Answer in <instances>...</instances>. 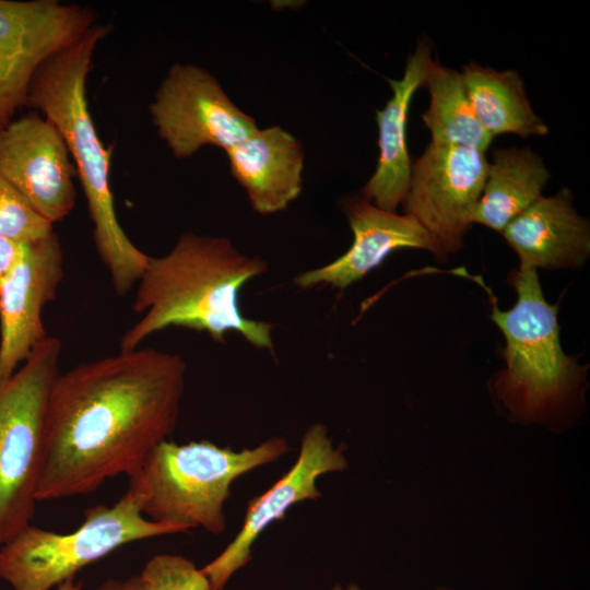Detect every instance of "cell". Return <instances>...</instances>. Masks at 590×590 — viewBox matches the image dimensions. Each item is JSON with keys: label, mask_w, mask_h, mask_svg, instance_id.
<instances>
[{"label": "cell", "mask_w": 590, "mask_h": 590, "mask_svg": "<svg viewBox=\"0 0 590 590\" xmlns=\"http://www.w3.org/2000/svg\"><path fill=\"white\" fill-rule=\"evenodd\" d=\"M186 373L181 355L150 347L59 371L47 399L36 500L90 494L134 474L175 430Z\"/></svg>", "instance_id": "1"}, {"label": "cell", "mask_w": 590, "mask_h": 590, "mask_svg": "<svg viewBox=\"0 0 590 590\" xmlns=\"http://www.w3.org/2000/svg\"><path fill=\"white\" fill-rule=\"evenodd\" d=\"M267 270L260 256L240 252L226 237L184 233L168 253L150 257L132 303L142 317L122 334L119 350L138 349L150 335L178 327L221 343L235 331L273 353V324L245 317L238 300L240 288Z\"/></svg>", "instance_id": "2"}, {"label": "cell", "mask_w": 590, "mask_h": 590, "mask_svg": "<svg viewBox=\"0 0 590 590\" xmlns=\"http://www.w3.org/2000/svg\"><path fill=\"white\" fill-rule=\"evenodd\" d=\"M109 32L107 25L95 24L45 60L31 80L25 106L42 111L61 133L84 190L97 253L116 293L125 295L139 282L150 256L118 221L110 186L111 149L99 139L86 98L94 52Z\"/></svg>", "instance_id": "3"}, {"label": "cell", "mask_w": 590, "mask_h": 590, "mask_svg": "<svg viewBox=\"0 0 590 590\" xmlns=\"http://www.w3.org/2000/svg\"><path fill=\"white\" fill-rule=\"evenodd\" d=\"M516 304L491 318L505 337L506 366L492 392L508 417L521 423H551L579 401L586 367L562 347L558 304L546 302L536 270L519 267L510 278Z\"/></svg>", "instance_id": "4"}, {"label": "cell", "mask_w": 590, "mask_h": 590, "mask_svg": "<svg viewBox=\"0 0 590 590\" xmlns=\"http://www.w3.org/2000/svg\"><path fill=\"white\" fill-rule=\"evenodd\" d=\"M290 450L281 436L239 451L208 440L176 444L166 439L129 477L126 493L152 521L219 535L226 529L224 506L232 484Z\"/></svg>", "instance_id": "5"}, {"label": "cell", "mask_w": 590, "mask_h": 590, "mask_svg": "<svg viewBox=\"0 0 590 590\" xmlns=\"http://www.w3.org/2000/svg\"><path fill=\"white\" fill-rule=\"evenodd\" d=\"M186 532L145 518L125 493L111 506L88 508L72 532L26 526L0 545V579L12 590H50L126 544Z\"/></svg>", "instance_id": "6"}, {"label": "cell", "mask_w": 590, "mask_h": 590, "mask_svg": "<svg viewBox=\"0 0 590 590\" xmlns=\"http://www.w3.org/2000/svg\"><path fill=\"white\" fill-rule=\"evenodd\" d=\"M61 347L58 338L48 335L11 376L0 379V545L35 514L46 405Z\"/></svg>", "instance_id": "7"}, {"label": "cell", "mask_w": 590, "mask_h": 590, "mask_svg": "<svg viewBox=\"0 0 590 590\" xmlns=\"http://www.w3.org/2000/svg\"><path fill=\"white\" fill-rule=\"evenodd\" d=\"M487 165L481 151L434 143L412 164L402 204L405 214L432 237L438 260L462 248L463 237L473 225Z\"/></svg>", "instance_id": "8"}, {"label": "cell", "mask_w": 590, "mask_h": 590, "mask_svg": "<svg viewBox=\"0 0 590 590\" xmlns=\"http://www.w3.org/2000/svg\"><path fill=\"white\" fill-rule=\"evenodd\" d=\"M149 111L174 156L186 158L204 145L225 151L258 130L204 69L176 63L155 92Z\"/></svg>", "instance_id": "9"}, {"label": "cell", "mask_w": 590, "mask_h": 590, "mask_svg": "<svg viewBox=\"0 0 590 590\" xmlns=\"http://www.w3.org/2000/svg\"><path fill=\"white\" fill-rule=\"evenodd\" d=\"M94 25V13L79 4L0 0V129L25 106L38 67Z\"/></svg>", "instance_id": "10"}, {"label": "cell", "mask_w": 590, "mask_h": 590, "mask_svg": "<svg viewBox=\"0 0 590 590\" xmlns=\"http://www.w3.org/2000/svg\"><path fill=\"white\" fill-rule=\"evenodd\" d=\"M347 465L344 447L334 446L327 426L310 425L302 437L292 468L261 495L249 499L238 533L201 568L210 590H224L228 580L251 560L256 541L271 523L284 519L296 504L321 496L317 486L321 475L342 472Z\"/></svg>", "instance_id": "11"}, {"label": "cell", "mask_w": 590, "mask_h": 590, "mask_svg": "<svg viewBox=\"0 0 590 590\" xmlns=\"http://www.w3.org/2000/svg\"><path fill=\"white\" fill-rule=\"evenodd\" d=\"M0 174L52 225L74 208L75 167L46 117L30 113L0 129Z\"/></svg>", "instance_id": "12"}, {"label": "cell", "mask_w": 590, "mask_h": 590, "mask_svg": "<svg viewBox=\"0 0 590 590\" xmlns=\"http://www.w3.org/2000/svg\"><path fill=\"white\" fill-rule=\"evenodd\" d=\"M63 278V252L55 231L23 243L0 282V379L11 376L48 337L43 310L57 297Z\"/></svg>", "instance_id": "13"}, {"label": "cell", "mask_w": 590, "mask_h": 590, "mask_svg": "<svg viewBox=\"0 0 590 590\" xmlns=\"http://www.w3.org/2000/svg\"><path fill=\"white\" fill-rule=\"evenodd\" d=\"M345 210L354 236L350 249L327 266L296 275V286L309 288L326 284L344 290L396 250L417 248L436 255L429 234L408 214L380 209L366 199L350 200Z\"/></svg>", "instance_id": "14"}, {"label": "cell", "mask_w": 590, "mask_h": 590, "mask_svg": "<svg viewBox=\"0 0 590 590\" xmlns=\"http://www.w3.org/2000/svg\"><path fill=\"white\" fill-rule=\"evenodd\" d=\"M520 259V267L576 268L590 252L588 220L573 206L567 188L541 197L514 219L502 233Z\"/></svg>", "instance_id": "15"}, {"label": "cell", "mask_w": 590, "mask_h": 590, "mask_svg": "<svg viewBox=\"0 0 590 590\" xmlns=\"http://www.w3.org/2000/svg\"><path fill=\"white\" fill-rule=\"evenodd\" d=\"M235 179L260 214L285 210L303 187L304 151L281 127L257 130L226 151Z\"/></svg>", "instance_id": "16"}, {"label": "cell", "mask_w": 590, "mask_h": 590, "mask_svg": "<svg viewBox=\"0 0 590 590\" xmlns=\"http://www.w3.org/2000/svg\"><path fill=\"white\" fill-rule=\"evenodd\" d=\"M432 60V46L418 42L415 52L408 59L403 76L388 80L392 96L376 111L379 157L363 192L366 200L387 211L396 212L408 190L412 167L406 148L408 111L416 90L424 85Z\"/></svg>", "instance_id": "17"}, {"label": "cell", "mask_w": 590, "mask_h": 590, "mask_svg": "<svg viewBox=\"0 0 590 590\" xmlns=\"http://www.w3.org/2000/svg\"><path fill=\"white\" fill-rule=\"evenodd\" d=\"M550 177L542 157L530 149H495L472 224L503 233L514 219L542 197Z\"/></svg>", "instance_id": "18"}, {"label": "cell", "mask_w": 590, "mask_h": 590, "mask_svg": "<svg viewBox=\"0 0 590 590\" xmlns=\"http://www.w3.org/2000/svg\"><path fill=\"white\" fill-rule=\"evenodd\" d=\"M461 76L476 119L493 138L514 133L526 139L548 132L517 71H497L471 61L462 68Z\"/></svg>", "instance_id": "19"}, {"label": "cell", "mask_w": 590, "mask_h": 590, "mask_svg": "<svg viewBox=\"0 0 590 590\" xmlns=\"http://www.w3.org/2000/svg\"><path fill=\"white\" fill-rule=\"evenodd\" d=\"M424 85L429 105L421 115L434 144L460 145L485 152L489 135L476 119L461 73L432 60Z\"/></svg>", "instance_id": "20"}, {"label": "cell", "mask_w": 590, "mask_h": 590, "mask_svg": "<svg viewBox=\"0 0 590 590\" xmlns=\"http://www.w3.org/2000/svg\"><path fill=\"white\" fill-rule=\"evenodd\" d=\"M52 232L54 225L0 174V236L28 243L45 238Z\"/></svg>", "instance_id": "21"}, {"label": "cell", "mask_w": 590, "mask_h": 590, "mask_svg": "<svg viewBox=\"0 0 590 590\" xmlns=\"http://www.w3.org/2000/svg\"><path fill=\"white\" fill-rule=\"evenodd\" d=\"M138 576L141 590H210L201 568L176 554L152 556Z\"/></svg>", "instance_id": "22"}, {"label": "cell", "mask_w": 590, "mask_h": 590, "mask_svg": "<svg viewBox=\"0 0 590 590\" xmlns=\"http://www.w3.org/2000/svg\"><path fill=\"white\" fill-rule=\"evenodd\" d=\"M23 243H17L0 236V282L16 262Z\"/></svg>", "instance_id": "23"}, {"label": "cell", "mask_w": 590, "mask_h": 590, "mask_svg": "<svg viewBox=\"0 0 590 590\" xmlns=\"http://www.w3.org/2000/svg\"><path fill=\"white\" fill-rule=\"evenodd\" d=\"M96 590H141L139 576H131L125 580L107 579Z\"/></svg>", "instance_id": "24"}, {"label": "cell", "mask_w": 590, "mask_h": 590, "mask_svg": "<svg viewBox=\"0 0 590 590\" xmlns=\"http://www.w3.org/2000/svg\"><path fill=\"white\" fill-rule=\"evenodd\" d=\"M82 589V582H75L74 578L68 579L57 586V590H81Z\"/></svg>", "instance_id": "25"}, {"label": "cell", "mask_w": 590, "mask_h": 590, "mask_svg": "<svg viewBox=\"0 0 590 590\" xmlns=\"http://www.w3.org/2000/svg\"><path fill=\"white\" fill-rule=\"evenodd\" d=\"M331 590H361V587L356 583H349L345 587L341 585H334Z\"/></svg>", "instance_id": "26"}, {"label": "cell", "mask_w": 590, "mask_h": 590, "mask_svg": "<svg viewBox=\"0 0 590 590\" xmlns=\"http://www.w3.org/2000/svg\"><path fill=\"white\" fill-rule=\"evenodd\" d=\"M432 590H453V589H451L449 587L440 586V587H436V588H434Z\"/></svg>", "instance_id": "27"}]
</instances>
